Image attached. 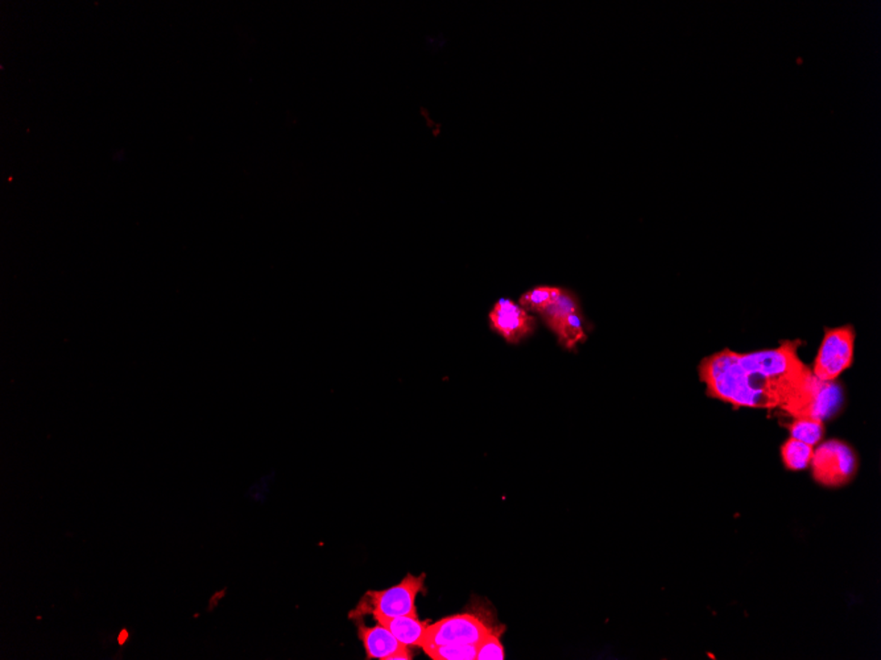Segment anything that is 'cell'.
<instances>
[{
  "instance_id": "obj_16",
  "label": "cell",
  "mask_w": 881,
  "mask_h": 660,
  "mask_svg": "<svg viewBox=\"0 0 881 660\" xmlns=\"http://www.w3.org/2000/svg\"><path fill=\"white\" fill-rule=\"evenodd\" d=\"M506 651L499 639L498 634L492 630L480 644H478L477 660H503Z\"/></svg>"
},
{
  "instance_id": "obj_3",
  "label": "cell",
  "mask_w": 881,
  "mask_h": 660,
  "mask_svg": "<svg viewBox=\"0 0 881 660\" xmlns=\"http://www.w3.org/2000/svg\"><path fill=\"white\" fill-rule=\"evenodd\" d=\"M810 464L817 483L827 488H839L850 483L859 467L854 449L847 443L836 439L821 443L814 451Z\"/></svg>"
},
{
  "instance_id": "obj_8",
  "label": "cell",
  "mask_w": 881,
  "mask_h": 660,
  "mask_svg": "<svg viewBox=\"0 0 881 660\" xmlns=\"http://www.w3.org/2000/svg\"><path fill=\"white\" fill-rule=\"evenodd\" d=\"M359 636L369 659L391 660L396 654L408 651V646L379 622L373 627L359 626Z\"/></svg>"
},
{
  "instance_id": "obj_6",
  "label": "cell",
  "mask_w": 881,
  "mask_h": 660,
  "mask_svg": "<svg viewBox=\"0 0 881 660\" xmlns=\"http://www.w3.org/2000/svg\"><path fill=\"white\" fill-rule=\"evenodd\" d=\"M425 575L413 576L407 575L405 579L392 588L384 591L369 592L371 598L372 613L378 618H393L400 616L417 615L416 597L424 586Z\"/></svg>"
},
{
  "instance_id": "obj_15",
  "label": "cell",
  "mask_w": 881,
  "mask_h": 660,
  "mask_svg": "<svg viewBox=\"0 0 881 660\" xmlns=\"http://www.w3.org/2000/svg\"><path fill=\"white\" fill-rule=\"evenodd\" d=\"M477 650L478 645H443L425 653L433 660H477Z\"/></svg>"
},
{
  "instance_id": "obj_9",
  "label": "cell",
  "mask_w": 881,
  "mask_h": 660,
  "mask_svg": "<svg viewBox=\"0 0 881 660\" xmlns=\"http://www.w3.org/2000/svg\"><path fill=\"white\" fill-rule=\"evenodd\" d=\"M379 624L386 626L405 646L422 647L428 622L419 620L417 615L400 616L393 618H378Z\"/></svg>"
},
{
  "instance_id": "obj_12",
  "label": "cell",
  "mask_w": 881,
  "mask_h": 660,
  "mask_svg": "<svg viewBox=\"0 0 881 660\" xmlns=\"http://www.w3.org/2000/svg\"><path fill=\"white\" fill-rule=\"evenodd\" d=\"M554 334L559 338V343L568 350H573L580 341H585L588 337L583 329L582 312L576 311L566 317L557 327Z\"/></svg>"
},
{
  "instance_id": "obj_14",
  "label": "cell",
  "mask_w": 881,
  "mask_h": 660,
  "mask_svg": "<svg viewBox=\"0 0 881 660\" xmlns=\"http://www.w3.org/2000/svg\"><path fill=\"white\" fill-rule=\"evenodd\" d=\"M789 432L793 439L814 447L819 445L824 439L825 426L821 420L796 418L795 422L789 426Z\"/></svg>"
},
{
  "instance_id": "obj_2",
  "label": "cell",
  "mask_w": 881,
  "mask_h": 660,
  "mask_svg": "<svg viewBox=\"0 0 881 660\" xmlns=\"http://www.w3.org/2000/svg\"><path fill=\"white\" fill-rule=\"evenodd\" d=\"M843 401L845 396L839 384L819 379L812 372L783 410L795 418H810L825 422L839 413Z\"/></svg>"
},
{
  "instance_id": "obj_1",
  "label": "cell",
  "mask_w": 881,
  "mask_h": 660,
  "mask_svg": "<svg viewBox=\"0 0 881 660\" xmlns=\"http://www.w3.org/2000/svg\"><path fill=\"white\" fill-rule=\"evenodd\" d=\"M801 341H784L773 350L737 353L725 350L699 365L708 396L734 406L781 408L809 378V367L798 358Z\"/></svg>"
},
{
  "instance_id": "obj_7",
  "label": "cell",
  "mask_w": 881,
  "mask_h": 660,
  "mask_svg": "<svg viewBox=\"0 0 881 660\" xmlns=\"http://www.w3.org/2000/svg\"><path fill=\"white\" fill-rule=\"evenodd\" d=\"M492 331L509 343H519L535 331L536 320L515 300L500 298L489 312Z\"/></svg>"
},
{
  "instance_id": "obj_4",
  "label": "cell",
  "mask_w": 881,
  "mask_h": 660,
  "mask_svg": "<svg viewBox=\"0 0 881 660\" xmlns=\"http://www.w3.org/2000/svg\"><path fill=\"white\" fill-rule=\"evenodd\" d=\"M855 331L851 326L827 330L819 347L813 375L824 381H836L854 360Z\"/></svg>"
},
{
  "instance_id": "obj_11",
  "label": "cell",
  "mask_w": 881,
  "mask_h": 660,
  "mask_svg": "<svg viewBox=\"0 0 881 660\" xmlns=\"http://www.w3.org/2000/svg\"><path fill=\"white\" fill-rule=\"evenodd\" d=\"M814 448L797 439H787L781 447V457L785 467L792 471H802L812 463Z\"/></svg>"
},
{
  "instance_id": "obj_13",
  "label": "cell",
  "mask_w": 881,
  "mask_h": 660,
  "mask_svg": "<svg viewBox=\"0 0 881 660\" xmlns=\"http://www.w3.org/2000/svg\"><path fill=\"white\" fill-rule=\"evenodd\" d=\"M562 288L559 286H536L530 291H525L519 300V305L527 311L541 312L550 305L557 297L561 294Z\"/></svg>"
},
{
  "instance_id": "obj_17",
  "label": "cell",
  "mask_w": 881,
  "mask_h": 660,
  "mask_svg": "<svg viewBox=\"0 0 881 660\" xmlns=\"http://www.w3.org/2000/svg\"><path fill=\"white\" fill-rule=\"evenodd\" d=\"M127 639H128V630L124 629L122 630L121 634H119V636H118L119 645H121V646H124L125 642H127Z\"/></svg>"
},
{
  "instance_id": "obj_10",
  "label": "cell",
  "mask_w": 881,
  "mask_h": 660,
  "mask_svg": "<svg viewBox=\"0 0 881 660\" xmlns=\"http://www.w3.org/2000/svg\"><path fill=\"white\" fill-rule=\"evenodd\" d=\"M579 310V297L569 289L562 288L561 294L548 308L539 312V317L542 318V320L549 327L551 331L556 332L557 327L566 317Z\"/></svg>"
},
{
  "instance_id": "obj_5",
  "label": "cell",
  "mask_w": 881,
  "mask_h": 660,
  "mask_svg": "<svg viewBox=\"0 0 881 660\" xmlns=\"http://www.w3.org/2000/svg\"><path fill=\"white\" fill-rule=\"evenodd\" d=\"M491 632V627L477 616L469 613L450 616L429 625L422 648L425 651L443 645H478Z\"/></svg>"
}]
</instances>
